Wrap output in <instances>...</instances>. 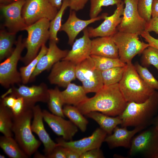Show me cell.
<instances>
[{"label":"cell","instance_id":"3957f363","mask_svg":"<svg viewBox=\"0 0 158 158\" xmlns=\"http://www.w3.org/2000/svg\"><path fill=\"white\" fill-rule=\"evenodd\" d=\"M118 84L120 90L127 102H143L156 90L144 81L132 63L126 64L122 78Z\"/></svg>","mask_w":158,"mask_h":158},{"label":"cell","instance_id":"5b68a950","mask_svg":"<svg viewBox=\"0 0 158 158\" xmlns=\"http://www.w3.org/2000/svg\"><path fill=\"white\" fill-rule=\"evenodd\" d=\"M50 21L47 18H43L25 28L28 33L27 38L24 41L27 52L20 60L25 65L36 57L40 49L49 39Z\"/></svg>","mask_w":158,"mask_h":158},{"label":"cell","instance_id":"8992f818","mask_svg":"<svg viewBox=\"0 0 158 158\" xmlns=\"http://www.w3.org/2000/svg\"><path fill=\"white\" fill-rule=\"evenodd\" d=\"M16 47L12 53L0 64V83L7 89L16 84L22 82L20 74L17 70L18 61L25 48L22 36L20 35L16 43Z\"/></svg>","mask_w":158,"mask_h":158},{"label":"cell","instance_id":"f907efd6","mask_svg":"<svg viewBox=\"0 0 158 158\" xmlns=\"http://www.w3.org/2000/svg\"><path fill=\"white\" fill-rule=\"evenodd\" d=\"M33 157L35 158H47L45 155H43L37 151L34 154Z\"/></svg>","mask_w":158,"mask_h":158},{"label":"cell","instance_id":"d590c367","mask_svg":"<svg viewBox=\"0 0 158 158\" xmlns=\"http://www.w3.org/2000/svg\"><path fill=\"white\" fill-rule=\"evenodd\" d=\"M141 54V65L147 68L151 65H153L158 71V50L150 45Z\"/></svg>","mask_w":158,"mask_h":158},{"label":"cell","instance_id":"ba28073f","mask_svg":"<svg viewBox=\"0 0 158 158\" xmlns=\"http://www.w3.org/2000/svg\"><path fill=\"white\" fill-rule=\"evenodd\" d=\"M129 154H142L147 158H157L158 133L154 126L147 129L132 138Z\"/></svg>","mask_w":158,"mask_h":158},{"label":"cell","instance_id":"f1b7e54d","mask_svg":"<svg viewBox=\"0 0 158 158\" xmlns=\"http://www.w3.org/2000/svg\"><path fill=\"white\" fill-rule=\"evenodd\" d=\"M13 116L11 109L0 102V132L4 135L13 137Z\"/></svg>","mask_w":158,"mask_h":158},{"label":"cell","instance_id":"4fadbf2b","mask_svg":"<svg viewBox=\"0 0 158 158\" xmlns=\"http://www.w3.org/2000/svg\"><path fill=\"white\" fill-rule=\"evenodd\" d=\"M25 0H18L8 4H0V8L4 17V26L9 31L16 33L25 30L28 26L22 15Z\"/></svg>","mask_w":158,"mask_h":158},{"label":"cell","instance_id":"74e56055","mask_svg":"<svg viewBox=\"0 0 158 158\" xmlns=\"http://www.w3.org/2000/svg\"><path fill=\"white\" fill-rule=\"evenodd\" d=\"M138 73L148 86L158 91V81L155 78L147 67L143 66L138 62L134 65Z\"/></svg>","mask_w":158,"mask_h":158},{"label":"cell","instance_id":"ab89813d","mask_svg":"<svg viewBox=\"0 0 158 158\" xmlns=\"http://www.w3.org/2000/svg\"><path fill=\"white\" fill-rule=\"evenodd\" d=\"M28 109L26 107L23 99L21 97H17L16 102L11 109L13 115H18Z\"/></svg>","mask_w":158,"mask_h":158},{"label":"cell","instance_id":"cb8c5ba5","mask_svg":"<svg viewBox=\"0 0 158 158\" xmlns=\"http://www.w3.org/2000/svg\"><path fill=\"white\" fill-rule=\"evenodd\" d=\"M85 115L95 121L108 135L112 134L114 128L122 123L119 116H111L98 111L91 112Z\"/></svg>","mask_w":158,"mask_h":158},{"label":"cell","instance_id":"ffe728a7","mask_svg":"<svg viewBox=\"0 0 158 158\" xmlns=\"http://www.w3.org/2000/svg\"><path fill=\"white\" fill-rule=\"evenodd\" d=\"M83 36L76 39L71 50L62 60L70 61L76 65L89 57L91 55L92 40L89 36L87 28L83 30Z\"/></svg>","mask_w":158,"mask_h":158},{"label":"cell","instance_id":"4dcf8cb0","mask_svg":"<svg viewBox=\"0 0 158 158\" xmlns=\"http://www.w3.org/2000/svg\"><path fill=\"white\" fill-rule=\"evenodd\" d=\"M82 83V86L86 94L96 93L104 85L101 72L96 69Z\"/></svg>","mask_w":158,"mask_h":158},{"label":"cell","instance_id":"7a4b0ae2","mask_svg":"<svg viewBox=\"0 0 158 158\" xmlns=\"http://www.w3.org/2000/svg\"><path fill=\"white\" fill-rule=\"evenodd\" d=\"M158 110V91L155 90L147 99L140 103L128 102L119 115L122 127L145 126L153 119Z\"/></svg>","mask_w":158,"mask_h":158},{"label":"cell","instance_id":"83f0119b","mask_svg":"<svg viewBox=\"0 0 158 158\" xmlns=\"http://www.w3.org/2000/svg\"><path fill=\"white\" fill-rule=\"evenodd\" d=\"M49 99L47 103L48 108L53 114L64 118L63 105L65 104L61 91L58 87L49 89Z\"/></svg>","mask_w":158,"mask_h":158},{"label":"cell","instance_id":"7c38bea8","mask_svg":"<svg viewBox=\"0 0 158 158\" xmlns=\"http://www.w3.org/2000/svg\"><path fill=\"white\" fill-rule=\"evenodd\" d=\"M107 134L100 128H97L87 137L73 141H67L62 138L56 139L59 145L71 149L81 154L90 150L100 148Z\"/></svg>","mask_w":158,"mask_h":158},{"label":"cell","instance_id":"816d5d0a","mask_svg":"<svg viewBox=\"0 0 158 158\" xmlns=\"http://www.w3.org/2000/svg\"><path fill=\"white\" fill-rule=\"evenodd\" d=\"M153 126L158 133V116L155 118L154 121Z\"/></svg>","mask_w":158,"mask_h":158},{"label":"cell","instance_id":"e575fe53","mask_svg":"<svg viewBox=\"0 0 158 158\" xmlns=\"http://www.w3.org/2000/svg\"><path fill=\"white\" fill-rule=\"evenodd\" d=\"M95 69L93 61L90 56L76 65V78L82 82L88 77Z\"/></svg>","mask_w":158,"mask_h":158},{"label":"cell","instance_id":"db71d44e","mask_svg":"<svg viewBox=\"0 0 158 158\" xmlns=\"http://www.w3.org/2000/svg\"><path fill=\"white\" fill-rule=\"evenodd\" d=\"M6 157H5V156L3 155H2V154H0V158H5Z\"/></svg>","mask_w":158,"mask_h":158},{"label":"cell","instance_id":"ac0fdd59","mask_svg":"<svg viewBox=\"0 0 158 158\" xmlns=\"http://www.w3.org/2000/svg\"><path fill=\"white\" fill-rule=\"evenodd\" d=\"M107 14L104 13L102 15L88 20H82L76 16L75 11L70 10L68 18L65 22L62 25L59 31H63L67 35L68 37V44L72 45L79 33L83 31L90 24L104 19Z\"/></svg>","mask_w":158,"mask_h":158},{"label":"cell","instance_id":"9f6ffc18","mask_svg":"<svg viewBox=\"0 0 158 158\" xmlns=\"http://www.w3.org/2000/svg\"><path fill=\"white\" fill-rule=\"evenodd\" d=\"M157 158H158V157H157Z\"/></svg>","mask_w":158,"mask_h":158},{"label":"cell","instance_id":"836d02e7","mask_svg":"<svg viewBox=\"0 0 158 158\" xmlns=\"http://www.w3.org/2000/svg\"><path fill=\"white\" fill-rule=\"evenodd\" d=\"M125 66L115 67L101 71L104 85L118 83L122 78Z\"/></svg>","mask_w":158,"mask_h":158},{"label":"cell","instance_id":"60d3db41","mask_svg":"<svg viewBox=\"0 0 158 158\" xmlns=\"http://www.w3.org/2000/svg\"><path fill=\"white\" fill-rule=\"evenodd\" d=\"M104 157L100 148H95L82 153L80 158H103Z\"/></svg>","mask_w":158,"mask_h":158},{"label":"cell","instance_id":"44dd1931","mask_svg":"<svg viewBox=\"0 0 158 158\" xmlns=\"http://www.w3.org/2000/svg\"><path fill=\"white\" fill-rule=\"evenodd\" d=\"M145 127L139 126L135 127L132 130H128L127 127L120 128L117 126L112 134L107 135L104 141L111 148L118 147L129 148L131 140L134 136Z\"/></svg>","mask_w":158,"mask_h":158},{"label":"cell","instance_id":"d6986e66","mask_svg":"<svg viewBox=\"0 0 158 158\" xmlns=\"http://www.w3.org/2000/svg\"><path fill=\"white\" fill-rule=\"evenodd\" d=\"M32 110L33 117L31 124L32 130L37 135L43 144L44 151L46 156L58 144L51 139L45 129L43 122L42 110L40 106L35 105L32 108Z\"/></svg>","mask_w":158,"mask_h":158},{"label":"cell","instance_id":"7bdbcfd3","mask_svg":"<svg viewBox=\"0 0 158 158\" xmlns=\"http://www.w3.org/2000/svg\"><path fill=\"white\" fill-rule=\"evenodd\" d=\"M145 31L149 32H154L158 34V17L151 18L147 22Z\"/></svg>","mask_w":158,"mask_h":158},{"label":"cell","instance_id":"7dc6e473","mask_svg":"<svg viewBox=\"0 0 158 158\" xmlns=\"http://www.w3.org/2000/svg\"><path fill=\"white\" fill-rule=\"evenodd\" d=\"M66 158H80V154L70 148L65 147Z\"/></svg>","mask_w":158,"mask_h":158},{"label":"cell","instance_id":"e0dca14e","mask_svg":"<svg viewBox=\"0 0 158 158\" xmlns=\"http://www.w3.org/2000/svg\"><path fill=\"white\" fill-rule=\"evenodd\" d=\"M57 43L54 41L50 40L48 51L40 59L31 76L30 80H33L42 72L49 70L55 63L66 57L69 50L60 49Z\"/></svg>","mask_w":158,"mask_h":158},{"label":"cell","instance_id":"11a10c76","mask_svg":"<svg viewBox=\"0 0 158 158\" xmlns=\"http://www.w3.org/2000/svg\"><path fill=\"white\" fill-rule=\"evenodd\" d=\"M17 0H13V1H17Z\"/></svg>","mask_w":158,"mask_h":158},{"label":"cell","instance_id":"b9f144b4","mask_svg":"<svg viewBox=\"0 0 158 158\" xmlns=\"http://www.w3.org/2000/svg\"><path fill=\"white\" fill-rule=\"evenodd\" d=\"M46 157L47 158H66L65 148L58 145Z\"/></svg>","mask_w":158,"mask_h":158},{"label":"cell","instance_id":"5bb4252c","mask_svg":"<svg viewBox=\"0 0 158 158\" xmlns=\"http://www.w3.org/2000/svg\"><path fill=\"white\" fill-rule=\"evenodd\" d=\"M76 65L67 60H62L52 67L48 79L51 84L66 88L76 78Z\"/></svg>","mask_w":158,"mask_h":158},{"label":"cell","instance_id":"30bf717a","mask_svg":"<svg viewBox=\"0 0 158 158\" xmlns=\"http://www.w3.org/2000/svg\"><path fill=\"white\" fill-rule=\"evenodd\" d=\"M58 11L49 0H25L22 15L28 26L43 18L51 21Z\"/></svg>","mask_w":158,"mask_h":158},{"label":"cell","instance_id":"2e32d148","mask_svg":"<svg viewBox=\"0 0 158 158\" xmlns=\"http://www.w3.org/2000/svg\"><path fill=\"white\" fill-rule=\"evenodd\" d=\"M43 119L52 131L64 140L70 141L78 131V128L70 120L50 113L46 110H42Z\"/></svg>","mask_w":158,"mask_h":158},{"label":"cell","instance_id":"8d00e7d4","mask_svg":"<svg viewBox=\"0 0 158 158\" xmlns=\"http://www.w3.org/2000/svg\"><path fill=\"white\" fill-rule=\"evenodd\" d=\"M90 18L97 17L102 10V7L115 5L117 6L123 2L122 0H90Z\"/></svg>","mask_w":158,"mask_h":158},{"label":"cell","instance_id":"4316f807","mask_svg":"<svg viewBox=\"0 0 158 158\" xmlns=\"http://www.w3.org/2000/svg\"><path fill=\"white\" fill-rule=\"evenodd\" d=\"M16 33L1 30L0 31V61L8 57L12 53L16 42Z\"/></svg>","mask_w":158,"mask_h":158},{"label":"cell","instance_id":"f35d334b","mask_svg":"<svg viewBox=\"0 0 158 158\" xmlns=\"http://www.w3.org/2000/svg\"><path fill=\"white\" fill-rule=\"evenodd\" d=\"M153 0H138V9L140 16L147 22L151 18V9Z\"/></svg>","mask_w":158,"mask_h":158},{"label":"cell","instance_id":"7402d4cb","mask_svg":"<svg viewBox=\"0 0 158 158\" xmlns=\"http://www.w3.org/2000/svg\"><path fill=\"white\" fill-rule=\"evenodd\" d=\"M92 55L119 58L118 49L111 36L99 37L92 40Z\"/></svg>","mask_w":158,"mask_h":158},{"label":"cell","instance_id":"ee69618b","mask_svg":"<svg viewBox=\"0 0 158 158\" xmlns=\"http://www.w3.org/2000/svg\"><path fill=\"white\" fill-rule=\"evenodd\" d=\"M88 0H70L69 8L70 10L75 11L83 9Z\"/></svg>","mask_w":158,"mask_h":158},{"label":"cell","instance_id":"9a60e30c","mask_svg":"<svg viewBox=\"0 0 158 158\" xmlns=\"http://www.w3.org/2000/svg\"><path fill=\"white\" fill-rule=\"evenodd\" d=\"M124 4L122 2L116 6V9L111 16H108V14L106 15L104 18V21L98 27L87 28L90 38L113 35L117 31V28L121 21Z\"/></svg>","mask_w":158,"mask_h":158},{"label":"cell","instance_id":"f546056e","mask_svg":"<svg viewBox=\"0 0 158 158\" xmlns=\"http://www.w3.org/2000/svg\"><path fill=\"white\" fill-rule=\"evenodd\" d=\"M70 0H63L62 5L54 18L50 21L49 28L50 40L58 43L59 39L57 37L58 32L61 28L62 18L66 9L69 7Z\"/></svg>","mask_w":158,"mask_h":158},{"label":"cell","instance_id":"bcb514c9","mask_svg":"<svg viewBox=\"0 0 158 158\" xmlns=\"http://www.w3.org/2000/svg\"><path fill=\"white\" fill-rule=\"evenodd\" d=\"M1 98L0 102L11 109L14 105L17 99V98L15 96L11 95L1 97Z\"/></svg>","mask_w":158,"mask_h":158},{"label":"cell","instance_id":"f6af8a7d","mask_svg":"<svg viewBox=\"0 0 158 158\" xmlns=\"http://www.w3.org/2000/svg\"><path fill=\"white\" fill-rule=\"evenodd\" d=\"M140 35L150 46L154 47L158 50V39L154 38L149 32L145 31L143 32Z\"/></svg>","mask_w":158,"mask_h":158},{"label":"cell","instance_id":"c3c4849f","mask_svg":"<svg viewBox=\"0 0 158 158\" xmlns=\"http://www.w3.org/2000/svg\"><path fill=\"white\" fill-rule=\"evenodd\" d=\"M152 18L158 17V0H153L151 9Z\"/></svg>","mask_w":158,"mask_h":158},{"label":"cell","instance_id":"603a6c76","mask_svg":"<svg viewBox=\"0 0 158 158\" xmlns=\"http://www.w3.org/2000/svg\"><path fill=\"white\" fill-rule=\"evenodd\" d=\"M61 92L66 104L77 106L88 98L82 86L71 83Z\"/></svg>","mask_w":158,"mask_h":158},{"label":"cell","instance_id":"6da1fadb","mask_svg":"<svg viewBox=\"0 0 158 158\" xmlns=\"http://www.w3.org/2000/svg\"><path fill=\"white\" fill-rule=\"evenodd\" d=\"M127 102L122 94L118 83L105 86L76 107L81 113L86 115L92 111H98L106 115L119 116L125 109Z\"/></svg>","mask_w":158,"mask_h":158},{"label":"cell","instance_id":"52a82bcc","mask_svg":"<svg viewBox=\"0 0 158 158\" xmlns=\"http://www.w3.org/2000/svg\"><path fill=\"white\" fill-rule=\"evenodd\" d=\"M137 34L117 31L111 36L118 50L119 58L123 63H132L133 58L142 53L150 44L139 40Z\"/></svg>","mask_w":158,"mask_h":158},{"label":"cell","instance_id":"681fc988","mask_svg":"<svg viewBox=\"0 0 158 158\" xmlns=\"http://www.w3.org/2000/svg\"><path fill=\"white\" fill-rule=\"evenodd\" d=\"M51 5L59 9L62 4L63 0H49Z\"/></svg>","mask_w":158,"mask_h":158},{"label":"cell","instance_id":"8fae6325","mask_svg":"<svg viewBox=\"0 0 158 158\" xmlns=\"http://www.w3.org/2000/svg\"><path fill=\"white\" fill-rule=\"evenodd\" d=\"M138 0H124L122 19L117 31L138 34L145 31L147 21L140 15L138 9Z\"/></svg>","mask_w":158,"mask_h":158},{"label":"cell","instance_id":"484cf974","mask_svg":"<svg viewBox=\"0 0 158 158\" xmlns=\"http://www.w3.org/2000/svg\"><path fill=\"white\" fill-rule=\"evenodd\" d=\"M63 112L65 116L68 118L81 131H86L88 121L76 107L66 104L63 108Z\"/></svg>","mask_w":158,"mask_h":158},{"label":"cell","instance_id":"f5cc1de1","mask_svg":"<svg viewBox=\"0 0 158 158\" xmlns=\"http://www.w3.org/2000/svg\"><path fill=\"white\" fill-rule=\"evenodd\" d=\"M13 2V0H0V4H8Z\"/></svg>","mask_w":158,"mask_h":158},{"label":"cell","instance_id":"1f68e13d","mask_svg":"<svg viewBox=\"0 0 158 158\" xmlns=\"http://www.w3.org/2000/svg\"><path fill=\"white\" fill-rule=\"evenodd\" d=\"M48 50L44 44L42 45L38 55L32 61L25 66L19 69L22 82L23 84H27L30 80L31 76L35 70L41 58L46 53Z\"/></svg>","mask_w":158,"mask_h":158},{"label":"cell","instance_id":"d4e9b609","mask_svg":"<svg viewBox=\"0 0 158 158\" xmlns=\"http://www.w3.org/2000/svg\"><path fill=\"white\" fill-rule=\"evenodd\" d=\"M0 146L5 153L11 158H27L29 157L12 137L4 135L0 137Z\"/></svg>","mask_w":158,"mask_h":158},{"label":"cell","instance_id":"9c48e42d","mask_svg":"<svg viewBox=\"0 0 158 158\" xmlns=\"http://www.w3.org/2000/svg\"><path fill=\"white\" fill-rule=\"evenodd\" d=\"M49 90L47 85L44 83L31 86L23 84L18 87H13L1 97L11 95L16 98L22 97L27 107L32 109L37 102L48 103L49 97Z\"/></svg>","mask_w":158,"mask_h":158},{"label":"cell","instance_id":"d6a6232c","mask_svg":"<svg viewBox=\"0 0 158 158\" xmlns=\"http://www.w3.org/2000/svg\"><path fill=\"white\" fill-rule=\"evenodd\" d=\"M93 61L95 69L101 71L116 67H123L126 64L119 58H113L95 55H91Z\"/></svg>","mask_w":158,"mask_h":158},{"label":"cell","instance_id":"277c9868","mask_svg":"<svg viewBox=\"0 0 158 158\" xmlns=\"http://www.w3.org/2000/svg\"><path fill=\"white\" fill-rule=\"evenodd\" d=\"M13 116L12 131L15 139L25 153L30 156L37 151L41 143L35 138L32 130V109H27L18 115Z\"/></svg>","mask_w":158,"mask_h":158}]
</instances>
